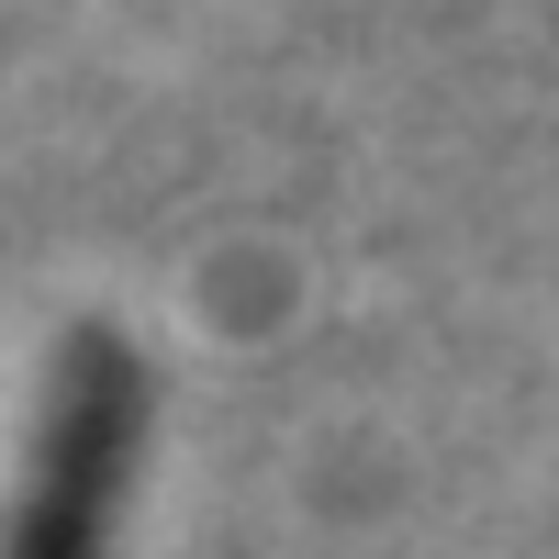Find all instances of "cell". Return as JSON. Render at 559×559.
<instances>
[{"instance_id":"obj_1","label":"cell","mask_w":559,"mask_h":559,"mask_svg":"<svg viewBox=\"0 0 559 559\" xmlns=\"http://www.w3.org/2000/svg\"><path fill=\"white\" fill-rule=\"evenodd\" d=\"M146 347L123 324H79L45 369L34 403V448L0 515V559H112L123 537V492L146 459Z\"/></svg>"}]
</instances>
